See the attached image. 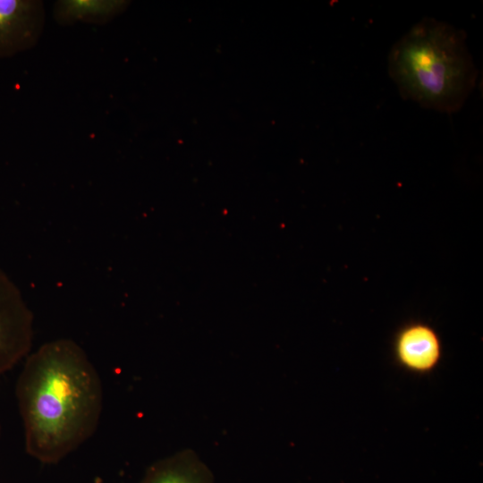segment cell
Masks as SVG:
<instances>
[{
    "mask_svg": "<svg viewBox=\"0 0 483 483\" xmlns=\"http://www.w3.org/2000/svg\"><path fill=\"white\" fill-rule=\"evenodd\" d=\"M0 436H1V425H0Z\"/></svg>",
    "mask_w": 483,
    "mask_h": 483,
    "instance_id": "8",
    "label": "cell"
},
{
    "mask_svg": "<svg viewBox=\"0 0 483 483\" xmlns=\"http://www.w3.org/2000/svg\"><path fill=\"white\" fill-rule=\"evenodd\" d=\"M396 352L402 363L408 368L428 370L439 359L440 343L433 329L424 325H413L400 334Z\"/></svg>",
    "mask_w": 483,
    "mask_h": 483,
    "instance_id": "7",
    "label": "cell"
},
{
    "mask_svg": "<svg viewBox=\"0 0 483 483\" xmlns=\"http://www.w3.org/2000/svg\"><path fill=\"white\" fill-rule=\"evenodd\" d=\"M130 2L124 0H59L53 4V18L60 26L77 22L105 25L122 14Z\"/></svg>",
    "mask_w": 483,
    "mask_h": 483,
    "instance_id": "6",
    "label": "cell"
},
{
    "mask_svg": "<svg viewBox=\"0 0 483 483\" xmlns=\"http://www.w3.org/2000/svg\"><path fill=\"white\" fill-rule=\"evenodd\" d=\"M33 320L21 291L0 267V375L30 354Z\"/></svg>",
    "mask_w": 483,
    "mask_h": 483,
    "instance_id": "3",
    "label": "cell"
},
{
    "mask_svg": "<svg viewBox=\"0 0 483 483\" xmlns=\"http://www.w3.org/2000/svg\"><path fill=\"white\" fill-rule=\"evenodd\" d=\"M44 4L38 0H0V58L33 48L45 28Z\"/></svg>",
    "mask_w": 483,
    "mask_h": 483,
    "instance_id": "4",
    "label": "cell"
},
{
    "mask_svg": "<svg viewBox=\"0 0 483 483\" xmlns=\"http://www.w3.org/2000/svg\"><path fill=\"white\" fill-rule=\"evenodd\" d=\"M387 70L402 98L445 114L462 107L478 79L465 32L431 17L394 44Z\"/></svg>",
    "mask_w": 483,
    "mask_h": 483,
    "instance_id": "2",
    "label": "cell"
},
{
    "mask_svg": "<svg viewBox=\"0 0 483 483\" xmlns=\"http://www.w3.org/2000/svg\"><path fill=\"white\" fill-rule=\"evenodd\" d=\"M15 395L26 452L56 462L89 440L103 411L98 372L73 340L47 342L26 357Z\"/></svg>",
    "mask_w": 483,
    "mask_h": 483,
    "instance_id": "1",
    "label": "cell"
},
{
    "mask_svg": "<svg viewBox=\"0 0 483 483\" xmlns=\"http://www.w3.org/2000/svg\"><path fill=\"white\" fill-rule=\"evenodd\" d=\"M140 483H215V479L193 450L182 449L154 463Z\"/></svg>",
    "mask_w": 483,
    "mask_h": 483,
    "instance_id": "5",
    "label": "cell"
}]
</instances>
